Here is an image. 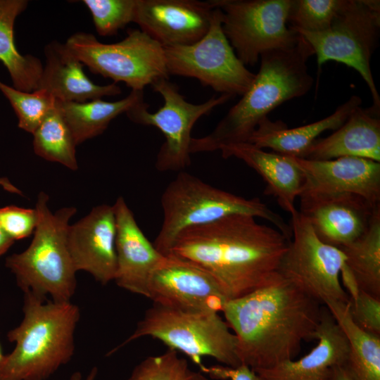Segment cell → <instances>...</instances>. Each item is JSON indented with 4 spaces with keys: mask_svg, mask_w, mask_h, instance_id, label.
I'll return each instance as SVG.
<instances>
[{
    "mask_svg": "<svg viewBox=\"0 0 380 380\" xmlns=\"http://www.w3.org/2000/svg\"><path fill=\"white\" fill-rule=\"evenodd\" d=\"M256 217L232 215L192 227L176 238L168 255L210 274L228 300L262 287L277 275L290 239Z\"/></svg>",
    "mask_w": 380,
    "mask_h": 380,
    "instance_id": "6da1fadb",
    "label": "cell"
},
{
    "mask_svg": "<svg viewBox=\"0 0 380 380\" xmlns=\"http://www.w3.org/2000/svg\"><path fill=\"white\" fill-rule=\"evenodd\" d=\"M324 305L277 277L228 300L222 310L236 338L241 364L253 370L294 360L304 341L315 339Z\"/></svg>",
    "mask_w": 380,
    "mask_h": 380,
    "instance_id": "7a4b0ae2",
    "label": "cell"
},
{
    "mask_svg": "<svg viewBox=\"0 0 380 380\" xmlns=\"http://www.w3.org/2000/svg\"><path fill=\"white\" fill-rule=\"evenodd\" d=\"M312 55L311 46L301 35L291 47L262 53L259 71L249 88L210 134L192 137L191 154L246 142L269 113L286 101L305 95L313 84L307 66Z\"/></svg>",
    "mask_w": 380,
    "mask_h": 380,
    "instance_id": "3957f363",
    "label": "cell"
},
{
    "mask_svg": "<svg viewBox=\"0 0 380 380\" xmlns=\"http://www.w3.org/2000/svg\"><path fill=\"white\" fill-rule=\"evenodd\" d=\"M23 312L7 334L15 347L0 362V380H46L74 355L80 308L24 292Z\"/></svg>",
    "mask_w": 380,
    "mask_h": 380,
    "instance_id": "277c9868",
    "label": "cell"
},
{
    "mask_svg": "<svg viewBox=\"0 0 380 380\" xmlns=\"http://www.w3.org/2000/svg\"><path fill=\"white\" fill-rule=\"evenodd\" d=\"M49 196L41 191L37 198V225L33 239L23 252L6 260L24 292L58 302L71 301L77 288L76 273L67 244V232L75 207H63L53 213Z\"/></svg>",
    "mask_w": 380,
    "mask_h": 380,
    "instance_id": "5b68a950",
    "label": "cell"
},
{
    "mask_svg": "<svg viewBox=\"0 0 380 380\" xmlns=\"http://www.w3.org/2000/svg\"><path fill=\"white\" fill-rule=\"evenodd\" d=\"M179 172L160 198L163 220L153 243L163 255H168L177 236L184 229L232 215L265 219L291 239L290 224L260 198H246L214 187L186 172Z\"/></svg>",
    "mask_w": 380,
    "mask_h": 380,
    "instance_id": "8992f818",
    "label": "cell"
},
{
    "mask_svg": "<svg viewBox=\"0 0 380 380\" xmlns=\"http://www.w3.org/2000/svg\"><path fill=\"white\" fill-rule=\"evenodd\" d=\"M142 337L158 339L169 349L183 353L199 367L203 357H213L224 366L241 365L236 336L217 312H186L153 303L134 332L108 354Z\"/></svg>",
    "mask_w": 380,
    "mask_h": 380,
    "instance_id": "52a82bcc",
    "label": "cell"
},
{
    "mask_svg": "<svg viewBox=\"0 0 380 380\" xmlns=\"http://www.w3.org/2000/svg\"><path fill=\"white\" fill-rule=\"evenodd\" d=\"M292 30L311 46L319 68L334 61L358 72L372 95L373 105L369 108L379 115L380 96L370 66L380 34L379 1L346 0L329 28L324 32Z\"/></svg>",
    "mask_w": 380,
    "mask_h": 380,
    "instance_id": "ba28073f",
    "label": "cell"
},
{
    "mask_svg": "<svg viewBox=\"0 0 380 380\" xmlns=\"http://www.w3.org/2000/svg\"><path fill=\"white\" fill-rule=\"evenodd\" d=\"M89 70L132 90L143 91L160 78H169L163 46L141 30L129 29L113 44L99 42L91 34L77 32L65 43Z\"/></svg>",
    "mask_w": 380,
    "mask_h": 380,
    "instance_id": "9c48e42d",
    "label": "cell"
},
{
    "mask_svg": "<svg viewBox=\"0 0 380 380\" xmlns=\"http://www.w3.org/2000/svg\"><path fill=\"white\" fill-rule=\"evenodd\" d=\"M290 215L292 235L277 273L323 305L329 301L348 303L340 281L344 253L322 242L297 209Z\"/></svg>",
    "mask_w": 380,
    "mask_h": 380,
    "instance_id": "30bf717a",
    "label": "cell"
},
{
    "mask_svg": "<svg viewBox=\"0 0 380 380\" xmlns=\"http://www.w3.org/2000/svg\"><path fill=\"white\" fill-rule=\"evenodd\" d=\"M163 48L170 75L197 79L221 94L242 96L255 75L235 53L222 30V11L216 6L210 27L200 40Z\"/></svg>",
    "mask_w": 380,
    "mask_h": 380,
    "instance_id": "8fae6325",
    "label": "cell"
},
{
    "mask_svg": "<svg viewBox=\"0 0 380 380\" xmlns=\"http://www.w3.org/2000/svg\"><path fill=\"white\" fill-rule=\"evenodd\" d=\"M223 32L239 60L255 65L266 51L295 45L300 35L287 26L291 0H213Z\"/></svg>",
    "mask_w": 380,
    "mask_h": 380,
    "instance_id": "7c38bea8",
    "label": "cell"
},
{
    "mask_svg": "<svg viewBox=\"0 0 380 380\" xmlns=\"http://www.w3.org/2000/svg\"><path fill=\"white\" fill-rule=\"evenodd\" d=\"M163 99V105L155 113H150L144 101L126 113L129 119L137 124L157 127L164 135L165 141L156 156V168L160 172L183 171L191 163V129L203 115H208L215 107L232 98L229 94L213 96L195 104L187 101L179 87L169 78H160L151 84Z\"/></svg>",
    "mask_w": 380,
    "mask_h": 380,
    "instance_id": "4fadbf2b",
    "label": "cell"
},
{
    "mask_svg": "<svg viewBox=\"0 0 380 380\" xmlns=\"http://www.w3.org/2000/svg\"><path fill=\"white\" fill-rule=\"evenodd\" d=\"M148 298L186 312H222L229 300L215 279L186 260L167 255L152 273Z\"/></svg>",
    "mask_w": 380,
    "mask_h": 380,
    "instance_id": "5bb4252c",
    "label": "cell"
},
{
    "mask_svg": "<svg viewBox=\"0 0 380 380\" xmlns=\"http://www.w3.org/2000/svg\"><path fill=\"white\" fill-rule=\"evenodd\" d=\"M298 212L324 243L341 248L367 230L375 210L363 197L350 193L303 191Z\"/></svg>",
    "mask_w": 380,
    "mask_h": 380,
    "instance_id": "9a60e30c",
    "label": "cell"
},
{
    "mask_svg": "<svg viewBox=\"0 0 380 380\" xmlns=\"http://www.w3.org/2000/svg\"><path fill=\"white\" fill-rule=\"evenodd\" d=\"M213 0H137L134 22L163 46L194 44L208 32Z\"/></svg>",
    "mask_w": 380,
    "mask_h": 380,
    "instance_id": "2e32d148",
    "label": "cell"
},
{
    "mask_svg": "<svg viewBox=\"0 0 380 380\" xmlns=\"http://www.w3.org/2000/svg\"><path fill=\"white\" fill-rule=\"evenodd\" d=\"M116 221L114 207L97 205L67 232L68 248L77 272L84 271L103 285L116 272Z\"/></svg>",
    "mask_w": 380,
    "mask_h": 380,
    "instance_id": "e0dca14e",
    "label": "cell"
},
{
    "mask_svg": "<svg viewBox=\"0 0 380 380\" xmlns=\"http://www.w3.org/2000/svg\"><path fill=\"white\" fill-rule=\"evenodd\" d=\"M116 221V284L148 298L149 279L166 256L161 254L139 227L122 196L114 205Z\"/></svg>",
    "mask_w": 380,
    "mask_h": 380,
    "instance_id": "ac0fdd59",
    "label": "cell"
},
{
    "mask_svg": "<svg viewBox=\"0 0 380 380\" xmlns=\"http://www.w3.org/2000/svg\"><path fill=\"white\" fill-rule=\"evenodd\" d=\"M290 158L303 174L302 191L350 193L380 204V162L357 157L327 160Z\"/></svg>",
    "mask_w": 380,
    "mask_h": 380,
    "instance_id": "d6986e66",
    "label": "cell"
},
{
    "mask_svg": "<svg viewBox=\"0 0 380 380\" xmlns=\"http://www.w3.org/2000/svg\"><path fill=\"white\" fill-rule=\"evenodd\" d=\"M315 339L317 345L298 360H286L270 368L254 371L262 380H327L333 367L345 365L348 343L341 328L324 305Z\"/></svg>",
    "mask_w": 380,
    "mask_h": 380,
    "instance_id": "ffe728a7",
    "label": "cell"
},
{
    "mask_svg": "<svg viewBox=\"0 0 380 380\" xmlns=\"http://www.w3.org/2000/svg\"><path fill=\"white\" fill-rule=\"evenodd\" d=\"M43 66L38 89H44L62 102H86L106 96L120 94L116 83L94 84L84 73V64L65 44L52 41L44 47Z\"/></svg>",
    "mask_w": 380,
    "mask_h": 380,
    "instance_id": "44dd1931",
    "label": "cell"
},
{
    "mask_svg": "<svg viewBox=\"0 0 380 380\" xmlns=\"http://www.w3.org/2000/svg\"><path fill=\"white\" fill-rule=\"evenodd\" d=\"M219 151L224 158H236L256 171L266 184L265 193L272 196L281 208L290 214L296 210V199L303 191L305 178L290 157L248 142L224 145Z\"/></svg>",
    "mask_w": 380,
    "mask_h": 380,
    "instance_id": "7402d4cb",
    "label": "cell"
},
{
    "mask_svg": "<svg viewBox=\"0 0 380 380\" xmlns=\"http://www.w3.org/2000/svg\"><path fill=\"white\" fill-rule=\"evenodd\" d=\"M340 157L380 162V120L369 108H356L334 133L317 139L302 158L327 160Z\"/></svg>",
    "mask_w": 380,
    "mask_h": 380,
    "instance_id": "603a6c76",
    "label": "cell"
},
{
    "mask_svg": "<svg viewBox=\"0 0 380 380\" xmlns=\"http://www.w3.org/2000/svg\"><path fill=\"white\" fill-rule=\"evenodd\" d=\"M361 103L360 96H352L330 115L293 128H288L281 121L272 122L267 118L258 125L246 142L262 149L270 148L285 156L302 158L319 134L339 128Z\"/></svg>",
    "mask_w": 380,
    "mask_h": 380,
    "instance_id": "cb8c5ba5",
    "label": "cell"
},
{
    "mask_svg": "<svg viewBox=\"0 0 380 380\" xmlns=\"http://www.w3.org/2000/svg\"><path fill=\"white\" fill-rule=\"evenodd\" d=\"M25 0H0V61L6 68L13 87L25 92L37 90L43 65L31 55H22L14 41V24L27 8Z\"/></svg>",
    "mask_w": 380,
    "mask_h": 380,
    "instance_id": "d4e9b609",
    "label": "cell"
},
{
    "mask_svg": "<svg viewBox=\"0 0 380 380\" xmlns=\"http://www.w3.org/2000/svg\"><path fill=\"white\" fill-rule=\"evenodd\" d=\"M324 306L347 338L344 367L353 380H380V336L365 331L353 321L348 303L329 301Z\"/></svg>",
    "mask_w": 380,
    "mask_h": 380,
    "instance_id": "484cf974",
    "label": "cell"
},
{
    "mask_svg": "<svg viewBox=\"0 0 380 380\" xmlns=\"http://www.w3.org/2000/svg\"><path fill=\"white\" fill-rule=\"evenodd\" d=\"M143 101V91L132 90L127 96L114 102L96 99L82 103H57L79 145L102 134L114 118Z\"/></svg>",
    "mask_w": 380,
    "mask_h": 380,
    "instance_id": "4316f807",
    "label": "cell"
},
{
    "mask_svg": "<svg viewBox=\"0 0 380 380\" xmlns=\"http://www.w3.org/2000/svg\"><path fill=\"white\" fill-rule=\"evenodd\" d=\"M339 249L346 256L344 269L357 288L380 299V206L365 234Z\"/></svg>",
    "mask_w": 380,
    "mask_h": 380,
    "instance_id": "83f0119b",
    "label": "cell"
},
{
    "mask_svg": "<svg viewBox=\"0 0 380 380\" xmlns=\"http://www.w3.org/2000/svg\"><path fill=\"white\" fill-rule=\"evenodd\" d=\"M33 148L39 157L63 165L72 170L78 168L77 146L57 103L34 132Z\"/></svg>",
    "mask_w": 380,
    "mask_h": 380,
    "instance_id": "f1b7e54d",
    "label": "cell"
},
{
    "mask_svg": "<svg viewBox=\"0 0 380 380\" xmlns=\"http://www.w3.org/2000/svg\"><path fill=\"white\" fill-rule=\"evenodd\" d=\"M0 91L13 108L19 128L31 134L56 105V100L44 89L25 92L0 81Z\"/></svg>",
    "mask_w": 380,
    "mask_h": 380,
    "instance_id": "f546056e",
    "label": "cell"
},
{
    "mask_svg": "<svg viewBox=\"0 0 380 380\" xmlns=\"http://www.w3.org/2000/svg\"><path fill=\"white\" fill-rule=\"evenodd\" d=\"M346 0H291L289 27L310 32L329 28Z\"/></svg>",
    "mask_w": 380,
    "mask_h": 380,
    "instance_id": "4dcf8cb0",
    "label": "cell"
},
{
    "mask_svg": "<svg viewBox=\"0 0 380 380\" xmlns=\"http://www.w3.org/2000/svg\"><path fill=\"white\" fill-rule=\"evenodd\" d=\"M97 33L103 37L117 34L127 24L134 22L137 0H84Z\"/></svg>",
    "mask_w": 380,
    "mask_h": 380,
    "instance_id": "1f68e13d",
    "label": "cell"
},
{
    "mask_svg": "<svg viewBox=\"0 0 380 380\" xmlns=\"http://www.w3.org/2000/svg\"><path fill=\"white\" fill-rule=\"evenodd\" d=\"M190 372L187 361L168 348L163 354L143 360L127 380H185Z\"/></svg>",
    "mask_w": 380,
    "mask_h": 380,
    "instance_id": "d6a6232c",
    "label": "cell"
},
{
    "mask_svg": "<svg viewBox=\"0 0 380 380\" xmlns=\"http://www.w3.org/2000/svg\"><path fill=\"white\" fill-rule=\"evenodd\" d=\"M353 321L362 329L380 336V299L356 289L348 293Z\"/></svg>",
    "mask_w": 380,
    "mask_h": 380,
    "instance_id": "836d02e7",
    "label": "cell"
},
{
    "mask_svg": "<svg viewBox=\"0 0 380 380\" xmlns=\"http://www.w3.org/2000/svg\"><path fill=\"white\" fill-rule=\"evenodd\" d=\"M37 222L35 209L15 205L0 208V227L13 240L33 234Z\"/></svg>",
    "mask_w": 380,
    "mask_h": 380,
    "instance_id": "e575fe53",
    "label": "cell"
},
{
    "mask_svg": "<svg viewBox=\"0 0 380 380\" xmlns=\"http://www.w3.org/2000/svg\"><path fill=\"white\" fill-rule=\"evenodd\" d=\"M200 369L201 372L207 374L215 379L262 380L253 369L243 364L236 367L224 365L205 367L203 365Z\"/></svg>",
    "mask_w": 380,
    "mask_h": 380,
    "instance_id": "d590c367",
    "label": "cell"
},
{
    "mask_svg": "<svg viewBox=\"0 0 380 380\" xmlns=\"http://www.w3.org/2000/svg\"><path fill=\"white\" fill-rule=\"evenodd\" d=\"M327 380H353L344 365H336L330 371Z\"/></svg>",
    "mask_w": 380,
    "mask_h": 380,
    "instance_id": "8d00e7d4",
    "label": "cell"
},
{
    "mask_svg": "<svg viewBox=\"0 0 380 380\" xmlns=\"http://www.w3.org/2000/svg\"><path fill=\"white\" fill-rule=\"evenodd\" d=\"M14 241L0 227V257L10 248Z\"/></svg>",
    "mask_w": 380,
    "mask_h": 380,
    "instance_id": "74e56055",
    "label": "cell"
},
{
    "mask_svg": "<svg viewBox=\"0 0 380 380\" xmlns=\"http://www.w3.org/2000/svg\"><path fill=\"white\" fill-rule=\"evenodd\" d=\"M0 187H2L8 192L22 195L21 191L14 186L6 177H0Z\"/></svg>",
    "mask_w": 380,
    "mask_h": 380,
    "instance_id": "f35d334b",
    "label": "cell"
},
{
    "mask_svg": "<svg viewBox=\"0 0 380 380\" xmlns=\"http://www.w3.org/2000/svg\"><path fill=\"white\" fill-rule=\"evenodd\" d=\"M98 373V369L96 367H93L88 375L84 379L82 377V375L79 372H74L70 378V380H94Z\"/></svg>",
    "mask_w": 380,
    "mask_h": 380,
    "instance_id": "ab89813d",
    "label": "cell"
},
{
    "mask_svg": "<svg viewBox=\"0 0 380 380\" xmlns=\"http://www.w3.org/2000/svg\"><path fill=\"white\" fill-rule=\"evenodd\" d=\"M185 380H208L202 372L191 371Z\"/></svg>",
    "mask_w": 380,
    "mask_h": 380,
    "instance_id": "60d3db41",
    "label": "cell"
},
{
    "mask_svg": "<svg viewBox=\"0 0 380 380\" xmlns=\"http://www.w3.org/2000/svg\"><path fill=\"white\" fill-rule=\"evenodd\" d=\"M4 356V355L2 354L1 350V347H0V362H1Z\"/></svg>",
    "mask_w": 380,
    "mask_h": 380,
    "instance_id": "b9f144b4",
    "label": "cell"
}]
</instances>
